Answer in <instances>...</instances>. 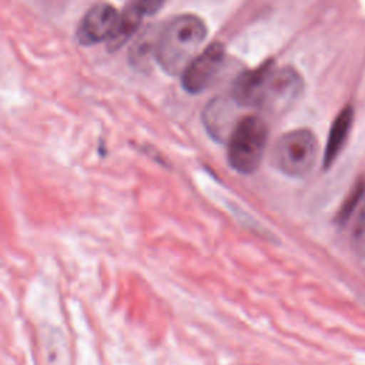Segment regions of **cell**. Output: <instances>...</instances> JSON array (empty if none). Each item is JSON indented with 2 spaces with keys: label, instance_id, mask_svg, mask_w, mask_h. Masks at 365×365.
<instances>
[{
  "label": "cell",
  "instance_id": "6da1fadb",
  "mask_svg": "<svg viewBox=\"0 0 365 365\" xmlns=\"http://www.w3.org/2000/svg\"><path fill=\"white\" fill-rule=\"evenodd\" d=\"M304 80L292 67H278L268 60L257 68L241 73L234 84L231 97L241 106L269 114H282L301 98Z\"/></svg>",
  "mask_w": 365,
  "mask_h": 365
},
{
  "label": "cell",
  "instance_id": "7a4b0ae2",
  "mask_svg": "<svg viewBox=\"0 0 365 365\" xmlns=\"http://www.w3.org/2000/svg\"><path fill=\"white\" fill-rule=\"evenodd\" d=\"M205 37L207 26L201 17L190 13L175 16L157 36L154 57L167 74H182Z\"/></svg>",
  "mask_w": 365,
  "mask_h": 365
},
{
  "label": "cell",
  "instance_id": "3957f363",
  "mask_svg": "<svg viewBox=\"0 0 365 365\" xmlns=\"http://www.w3.org/2000/svg\"><path fill=\"white\" fill-rule=\"evenodd\" d=\"M268 143V125L257 114L242 115L228 140V163L241 174L258 170Z\"/></svg>",
  "mask_w": 365,
  "mask_h": 365
},
{
  "label": "cell",
  "instance_id": "277c9868",
  "mask_svg": "<svg viewBox=\"0 0 365 365\" xmlns=\"http://www.w3.org/2000/svg\"><path fill=\"white\" fill-rule=\"evenodd\" d=\"M318 158V141L308 128H297L282 134L271 154L272 165L294 178L308 175Z\"/></svg>",
  "mask_w": 365,
  "mask_h": 365
},
{
  "label": "cell",
  "instance_id": "5b68a950",
  "mask_svg": "<svg viewBox=\"0 0 365 365\" xmlns=\"http://www.w3.org/2000/svg\"><path fill=\"white\" fill-rule=\"evenodd\" d=\"M225 57L221 43H211L200 51L181 74V86L190 94H200L208 88L218 76Z\"/></svg>",
  "mask_w": 365,
  "mask_h": 365
},
{
  "label": "cell",
  "instance_id": "8992f818",
  "mask_svg": "<svg viewBox=\"0 0 365 365\" xmlns=\"http://www.w3.org/2000/svg\"><path fill=\"white\" fill-rule=\"evenodd\" d=\"M120 13L110 3L93 6L78 23L76 38L81 46H94L108 41L117 29Z\"/></svg>",
  "mask_w": 365,
  "mask_h": 365
},
{
  "label": "cell",
  "instance_id": "52a82bcc",
  "mask_svg": "<svg viewBox=\"0 0 365 365\" xmlns=\"http://www.w3.org/2000/svg\"><path fill=\"white\" fill-rule=\"evenodd\" d=\"M241 107L232 97H215L202 111V123L210 134L218 143H228L235 125L241 120L237 108Z\"/></svg>",
  "mask_w": 365,
  "mask_h": 365
},
{
  "label": "cell",
  "instance_id": "ba28073f",
  "mask_svg": "<svg viewBox=\"0 0 365 365\" xmlns=\"http://www.w3.org/2000/svg\"><path fill=\"white\" fill-rule=\"evenodd\" d=\"M352 123H354V110L351 106H346L338 113V115L335 117L329 128L324 158H322L324 168H329L332 163L336 160V157L339 155V153L342 151L348 140L349 131L352 128Z\"/></svg>",
  "mask_w": 365,
  "mask_h": 365
},
{
  "label": "cell",
  "instance_id": "9c48e42d",
  "mask_svg": "<svg viewBox=\"0 0 365 365\" xmlns=\"http://www.w3.org/2000/svg\"><path fill=\"white\" fill-rule=\"evenodd\" d=\"M144 16L130 3L124 11L120 13V20L117 24L115 31L113 33V36L110 37V40L107 41L108 48L113 50H118L137 30L138 24L141 23V19Z\"/></svg>",
  "mask_w": 365,
  "mask_h": 365
},
{
  "label": "cell",
  "instance_id": "30bf717a",
  "mask_svg": "<svg viewBox=\"0 0 365 365\" xmlns=\"http://www.w3.org/2000/svg\"><path fill=\"white\" fill-rule=\"evenodd\" d=\"M364 192H365V182H364V181H358V182L352 187L349 195L345 198L344 204L341 205V208H339V211H338V215H336L338 224H344V222L351 217V214H352L354 210L356 208L359 200L362 198Z\"/></svg>",
  "mask_w": 365,
  "mask_h": 365
},
{
  "label": "cell",
  "instance_id": "8fae6325",
  "mask_svg": "<svg viewBox=\"0 0 365 365\" xmlns=\"http://www.w3.org/2000/svg\"><path fill=\"white\" fill-rule=\"evenodd\" d=\"M351 245L356 255L365 258V211H362L352 228Z\"/></svg>",
  "mask_w": 365,
  "mask_h": 365
},
{
  "label": "cell",
  "instance_id": "7c38bea8",
  "mask_svg": "<svg viewBox=\"0 0 365 365\" xmlns=\"http://www.w3.org/2000/svg\"><path fill=\"white\" fill-rule=\"evenodd\" d=\"M167 0H131L130 3L143 14V16H151L155 14L165 3Z\"/></svg>",
  "mask_w": 365,
  "mask_h": 365
}]
</instances>
